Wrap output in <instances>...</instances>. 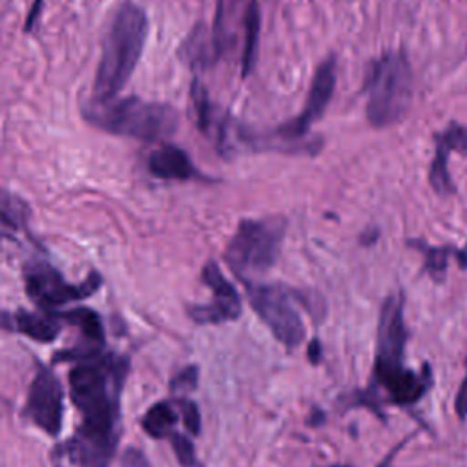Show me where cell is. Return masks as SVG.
Listing matches in <instances>:
<instances>
[{"mask_svg": "<svg viewBox=\"0 0 467 467\" xmlns=\"http://www.w3.org/2000/svg\"><path fill=\"white\" fill-rule=\"evenodd\" d=\"M403 303L401 294H390L381 303L370 385L356 390L348 400L350 407H367L381 420H385L383 405L412 407L432 387V370L427 363L418 372L405 367L409 330L403 317Z\"/></svg>", "mask_w": 467, "mask_h": 467, "instance_id": "1", "label": "cell"}, {"mask_svg": "<svg viewBox=\"0 0 467 467\" xmlns=\"http://www.w3.org/2000/svg\"><path fill=\"white\" fill-rule=\"evenodd\" d=\"M128 372V358L115 352H97L75 361L69 370V396L82 414L80 427L119 434L120 392Z\"/></svg>", "mask_w": 467, "mask_h": 467, "instance_id": "2", "label": "cell"}, {"mask_svg": "<svg viewBox=\"0 0 467 467\" xmlns=\"http://www.w3.org/2000/svg\"><path fill=\"white\" fill-rule=\"evenodd\" d=\"M148 36V16L140 5L122 2L104 38L102 57L93 84V100L104 102L117 99L126 86L142 55Z\"/></svg>", "mask_w": 467, "mask_h": 467, "instance_id": "3", "label": "cell"}, {"mask_svg": "<svg viewBox=\"0 0 467 467\" xmlns=\"http://www.w3.org/2000/svg\"><path fill=\"white\" fill-rule=\"evenodd\" d=\"M82 113L95 128L148 142L168 139L179 128V113L175 108L137 97L111 99L104 102L91 100L84 106Z\"/></svg>", "mask_w": 467, "mask_h": 467, "instance_id": "4", "label": "cell"}, {"mask_svg": "<svg viewBox=\"0 0 467 467\" xmlns=\"http://www.w3.org/2000/svg\"><path fill=\"white\" fill-rule=\"evenodd\" d=\"M367 119L376 128L398 122L409 109L412 91V73L403 53L389 51L381 55L367 78Z\"/></svg>", "mask_w": 467, "mask_h": 467, "instance_id": "5", "label": "cell"}, {"mask_svg": "<svg viewBox=\"0 0 467 467\" xmlns=\"http://www.w3.org/2000/svg\"><path fill=\"white\" fill-rule=\"evenodd\" d=\"M285 230L281 217L241 221L224 252L228 266L244 281L266 272L279 257Z\"/></svg>", "mask_w": 467, "mask_h": 467, "instance_id": "6", "label": "cell"}, {"mask_svg": "<svg viewBox=\"0 0 467 467\" xmlns=\"http://www.w3.org/2000/svg\"><path fill=\"white\" fill-rule=\"evenodd\" d=\"M248 301L274 337L288 350L299 347L305 339V323L296 301L299 292L283 285H246Z\"/></svg>", "mask_w": 467, "mask_h": 467, "instance_id": "7", "label": "cell"}, {"mask_svg": "<svg viewBox=\"0 0 467 467\" xmlns=\"http://www.w3.org/2000/svg\"><path fill=\"white\" fill-rule=\"evenodd\" d=\"M26 292L44 312L57 310L62 305L80 301L95 294L102 283L99 272H89L82 283H67L49 263L33 261L24 270Z\"/></svg>", "mask_w": 467, "mask_h": 467, "instance_id": "8", "label": "cell"}, {"mask_svg": "<svg viewBox=\"0 0 467 467\" xmlns=\"http://www.w3.org/2000/svg\"><path fill=\"white\" fill-rule=\"evenodd\" d=\"M24 414L46 434L58 436L64 420V390L51 368L40 365L29 385Z\"/></svg>", "mask_w": 467, "mask_h": 467, "instance_id": "9", "label": "cell"}, {"mask_svg": "<svg viewBox=\"0 0 467 467\" xmlns=\"http://www.w3.org/2000/svg\"><path fill=\"white\" fill-rule=\"evenodd\" d=\"M119 443V434H100L78 427L51 452L53 467H108Z\"/></svg>", "mask_w": 467, "mask_h": 467, "instance_id": "10", "label": "cell"}, {"mask_svg": "<svg viewBox=\"0 0 467 467\" xmlns=\"http://www.w3.org/2000/svg\"><path fill=\"white\" fill-rule=\"evenodd\" d=\"M334 88H336V60L334 57H328L317 66L314 73L303 111L294 119H290L288 122H285L281 128H277L275 133L283 140L301 139L310 130V126L325 113L332 99Z\"/></svg>", "mask_w": 467, "mask_h": 467, "instance_id": "11", "label": "cell"}, {"mask_svg": "<svg viewBox=\"0 0 467 467\" xmlns=\"http://www.w3.org/2000/svg\"><path fill=\"white\" fill-rule=\"evenodd\" d=\"M204 285L212 290L213 301L206 305H192L188 316L201 325L234 321L241 316V297L235 286L224 277L215 261H208L201 274Z\"/></svg>", "mask_w": 467, "mask_h": 467, "instance_id": "12", "label": "cell"}, {"mask_svg": "<svg viewBox=\"0 0 467 467\" xmlns=\"http://www.w3.org/2000/svg\"><path fill=\"white\" fill-rule=\"evenodd\" d=\"M451 151L467 153V126L451 122L441 133L436 135V151L429 170V181L436 193L449 195L454 192L451 173L447 170V157Z\"/></svg>", "mask_w": 467, "mask_h": 467, "instance_id": "13", "label": "cell"}, {"mask_svg": "<svg viewBox=\"0 0 467 467\" xmlns=\"http://www.w3.org/2000/svg\"><path fill=\"white\" fill-rule=\"evenodd\" d=\"M148 170L153 177L164 181H188L199 175L188 153L173 144H162L153 150L148 157Z\"/></svg>", "mask_w": 467, "mask_h": 467, "instance_id": "14", "label": "cell"}, {"mask_svg": "<svg viewBox=\"0 0 467 467\" xmlns=\"http://www.w3.org/2000/svg\"><path fill=\"white\" fill-rule=\"evenodd\" d=\"M5 327H11L13 330L38 343H49L58 336L62 321L53 312L36 314L27 310H16L13 314H5Z\"/></svg>", "mask_w": 467, "mask_h": 467, "instance_id": "15", "label": "cell"}, {"mask_svg": "<svg viewBox=\"0 0 467 467\" xmlns=\"http://www.w3.org/2000/svg\"><path fill=\"white\" fill-rule=\"evenodd\" d=\"M181 58L192 67H204L219 60V53L212 36V27L195 26L181 46Z\"/></svg>", "mask_w": 467, "mask_h": 467, "instance_id": "16", "label": "cell"}, {"mask_svg": "<svg viewBox=\"0 0 467 467\" xmlns=\"http://www.w3.org/2000/svg\"><path fill=\"white\" fill-rule=\"evenodd\" d=\"M31 210L27 202L0 188V237H13L27 228Z\"/></svg>", "mask_w": 467, "mask_h": 467, "instance_id": "17", "label": "cell"}, {"mask_svg": "<svg viewBox=\"0 0 467 467\" xmlns=\"http://www.w3.org/2000/svg\"><path fill=\"white\" fill-rule=\"evenodd\" d=\"M259 31H261V11L257 0H248L243 20V53H241V71L243 77H248L257 60V46H259Z\"/></svg>", "mask_w": 467, "mask_h": 467, "instance_id": "18", "label": "cell"}, {"mask_svg": "<svg viewBox=\"0 0 467 467\" xmlns=\"http://www.w3.org/2000/svg\"><path fill=\"white\" fill-rule=\"evenodd\" d=\"M51 312L60 321L78 327L84 336V343L104 347V328H102V321L95 310L86 308V306H77V308H71L66 312H60V310H51Z\"/></svg>", "mask_w": 467, "mask_h": 467, "instance_id": "19", "label": "cell"}, {"mask_svg": "<svg viewBox=\"0 0 467 467\" xmlns=\"http://www.w3.org/2000/svg\"><path fill=\"white\" fill-rule=\"evenodd\" d=\"M173 407V401H159L151 405L140 421L144 432L155 440L170 438V434L175 432L177 423V410Z\"/></svg>", "mask_w": 467, "mask_h": 467, "instance_id": "20", "label": "cell"}, {"mask_svg": "<svg viewBox=\"0 0 467 467\" xmlns=\"http://www.w3.org/2000/svg\"><path fill=\"white\" fill-rule=\"evenodd\" d=\"M410 246L418 248L421 254H423V270L434 279V281H443L445 277V272H447V261L451 255H458V254H463V252H458L456 248L452 246H431L423 241H409Z\"/></svg>", "mask_w": 467, "mask_h": 467, "instance_id": "21", "label": "cell"}, {"mask_svg": "<svg viewBox=\"0 0 467 467\" xmlns=\"http://www.w3.org/2000/svg\"><path fill=\"white\" fill-rule=\"evenodd\" d=\"M190 100H192V113H193V120L195 126L201 131H210L212 124H213V111H212V102L208 97L206 88L199 82L193 80L192 89H190Z\"/></svg>", "mask_w": 467, "mask_h": 467, "instance_id": "22", "label": "cell"}, {"mask_svg": "<svg viewBox=\"0 0 467 467\" xmlns=\"http://www.w3.org/2000/svg\"><path fill=\"white\" fill-rule=\"evenodd\" d=\"M168 440L173 447V452H175L181 467H201V463L195 458V449H193V443L190 438H186L184 434L175 431L170 434Z\"/></svg>", "mask_w": 467, "mask_h": 467, "instance_id": "23", "label": "cell"}, {"mask_svg": "<svg viewBox=\"0 0 467 467\" xmlns=\"http://www.w3.org/2000/svg\"><path fill=\"white\" fill-rule=\"evenodd\" d=\"M175 405L179 407V414L182 418V423L186 427V431L193 436H197L201 432V414H199V407L188 400V398H177Z\"/></svg>", "mask_w": 467, "mask_h": 467, "instance_id": "24", "label": "cell"}, {"mask_svg": "<svg viewBox=\"0 0 467 467\" xmlns=\"http://www.w3.org/2000/svg\"><path fill=\"white\" fill-rule=\"evenodd\" d=\"M197 378H199V367L197 365H190L186 368H182L179 374H175L170 381V390L173 394H184L190 392L197 387Z\"/></svg>", "mask_w": 467, "mask_h": 467, "instance_id": "25", "label": "cell"}, {"mask_svg": "<svg viewBox=\"0 0 467 467\" xmlns=\"http://www.w3.org/2000/svg\"><path fill=\"white\" fill-rule=\"evenodd\" d=\"M454 412L460 420L467 418V359H465V376L454 396Z\"/></svg>", "mask_w": 467, "mask_h": 467, "instance_id": "26", "label": "cell"}, {"mask_svg": "<svg viewBox=\"0 0 467 467\" xmlns=\"http://www.w3.org/2000/svg\"><path fill=\"white\" fill-rule=\"evenodd\" d=\"M122 467H148V460L139 449L130 447L122 456Z\"/></svg>", "mask_w": 467, "mask_h": 467, "instance_id": "27", "label": "cell"}, {"mask_svg": "<svg viewBox=\"0 0 467 467\" xmlns=\"http://www.w3.org/2000/svg\"><path fill=\"white\" fill-rule=\"evenodd\" d=\"M306 356H308V361H310L312 365H317V363H319V359H321V343H319V339L314 337V339L308 343Z\"/></svg>", "mask_w": 467, "mask_h": 467, "instance_id": "28", "label": "cell"}, {"mask_svg": "<svg viewBox=\"0 0 467 467\" xmlns=\"http://www.w3.org/2000/svg\"><path fill=\"white\" fill-rule=\"evenodd\" d=\"M337 467H339V465H337Z\"/></svg>", "mask_w": 467, "mask_h": 467, "instance_id": "29", "label": "cell"}]
</instances>
